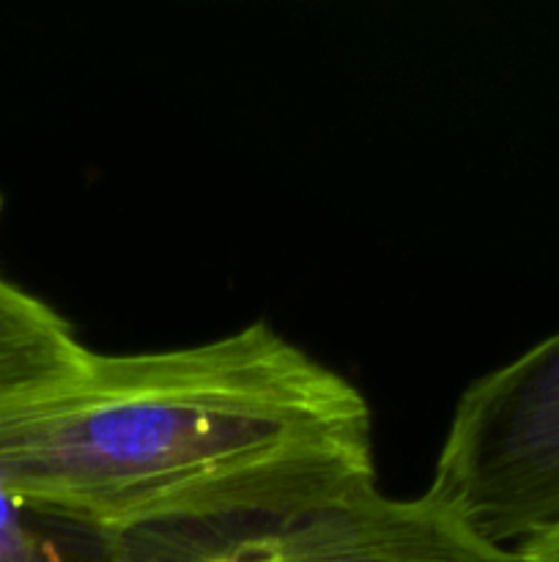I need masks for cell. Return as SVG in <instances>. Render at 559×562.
Masks as SVG:
<instances>
[{"mask_svg": "<svg viewBox=\"0 0 559 562\" xmlns=\"http://www.w3.org/2000/svg\"><path fill=\"white\" fill-rule=\"evenodd\" d=\"M0 483L102 536L283 514L376 486L373 412L269 322L184 349L91 351L66 382L0 404Z\"/></svg>", "mask_w": 559, "mask_h": 562, "instance_id": "cell-1", "label": "cell"}, {"mask_svg": "<svg viewBox=\"0 0 559 562\" xmlns=\"http://www.w3.org/2000/svg\"><path fill=\"white\" fill-rule=\"evenodd\" d=\"M422 499L510 552L559 530V333L464 390Z\"/></svg>", "mask_w": 559, "mask_h": 562, "instance_id": "cell-2", "label": "cell"}, {"mask_svg": "<svg viewBox=\"0 0 559 562\" xmlns=\"http://www.w3.org/2000/svg\"><path fill=\"white\" fill-rule=\"evenodd\" d=\"M422 499L378 486L283 514L179 519L110 536L107 562H504Z\"/></svg>", "mask_w": 559, "mask_h": 562, "instance_id": "cell-3", "label": "cell"}, {"mask_svg": "<svg viewBox=\"0 0 559 562\" xmlns=\"http://www.w3.org/2000/svg\"><path fill=\"white\" fill-rule=\"evenodd\" d=\"M91 349L58 311L0 274V404L66 382Z\"/></svg>", "mask_w": 559, "mask_h": 562, "instance_id": "cell-4", "label": "cell"}, {"mask_svg": "<svg viewBox=\"0 0 559 562\" xmlns=\"http://www.w3.org/2000/svg\"><path fill=\"white\" fill-rule=\"evenodd\" d=\"M110 536L38 508L0 483V562H107Z\"/></svg>", "mask_w": 559, "mask_h": 562, "instance_id": "cell-5", "label": "cell"}, {"mask_svg": "<svg viewBox=\"0 0 559 562\" xmlns=\"http://www.w3.org/2000/svg\"><path fill=\"white\" fill-rule=\"evenodd\" d=\"M513 552L526 562H559V530L532 538V541L515 547Z\"/></svg>", "mask_w": 559, "mask_h": 562, "instance_id": "cell-6", "label": "cell"}, {"mask_svg": "<svg viewBox=\"0 0 559 562\" xmlns=\"http://www.w3.org/2000/svg\"><path fill=\"white\" fill-rule=\"evenodd\" d=\"M504 562H526V560H521L518 554H515V552H510V549H507V560H504Z\"/></svg>", "mask_w": 559, "mask_h": 562, "instance_id": "cell-7", "label": "cell"}]
</instances>
